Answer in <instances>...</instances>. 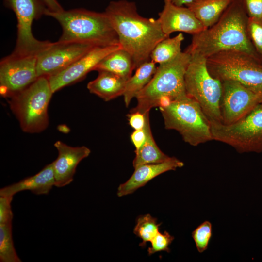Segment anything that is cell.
I'll list each match as a JSON object with an SVG mask.
<instances>
[{
	"label": "cell",
	"instance_id": "obj_28",
	"mask_svg": "<svg viewBox=\"0 0 262 262\" xmlns=\"http://www.w3.org/2000/svg\"><path fill=\"white\" fill-rule=\"evenodd\" d=\"M247 29L250 41L262 59V19L248 17Z\"/></svg>",
	"mask_w": 262,
	"mask_h": 262
},
{
	"label": "cell",
	"instance_id": "obj_23",
	"mask_svg": "<svg viewBox=\"0 0 262 262\" xmlns=\"http://www.w3.org/2000/svg\"><path fill=\"white\" fill-rule=\"evenodd\" d=\"M133 161L134 169L146 164H159L168 160L170 157L164 153L157 145L153 137L150 126L147 129V136L143 145L135 151Z\"/></svg>",
	"mask_w": 262,
	"mask_h": 262
},
{
	"label": "cell",
	"instance_id": "obj_34",
	"mask_svg": "<svg viewBox=\"0 0 262 262\" xmlns=\"http://www.w3.org/2000/svg\"><path fill=\"white\" fill-rule=\"evenodd\" d=\"M48 10L58 12L64 9L56 0H41Z\"/></svg>",
	"mask_w": 262,
	"mask_h": 262
},
{
	"label": "cell",
	"instance_id": "obj_2",
	"mask_svg": "<svg viewBox=\"0 0 262 262\" xmlns=\"http://www.w3.org/2000/svg\"><path fill=\"white\" fill-rule=\"evenodd\" d=\"M248 19L242 0H233L215 24L193 35L186 50L206 58L222 51L240 50L262 61L249 39Z\"/></svg>",
	"mask_w": 262,
	"mask_h": 262
},
{
	"label": "cell",
	"instance_id": "obj_3",
	"mask_svg": "<svg viewBox=\"0 0 262 262\" xmlns=\"http://www.w3.org/2000/svg\"><path fill=\"white\" fill-rule=\"evenodd\" d=\"M44 15L54 18L61 26L59 41L99 46L119 45L117 35L105 12L75 9L54 12L46 9Z\"/></svg>",
	"mask_w": 262,
	"mask_h": 262
},
{
	"label": "cell",
	"instance_id": "obj_8",
	"mask_svg": "<svg viewBox=\"0 0 262 262\" xmlns=\"http://www.w3.org/2000/svg\"><path fill=\"white\" fill-rule=\"evenodd\" d=\"M207 66L221 82L235 81L262 95V61L242 51L225 50L208 57Z\"/></svg>",
	"mask_w": 262,
	"mask_h": 262
},
{
	"label": "cell",
	"instance_id": "obj_20",
	"mask_svg": "<svg viewBox=\"0 0 262 262\" xmlns=\"http://www.w3.org/2000/svg\"><path fill=\"white\" fill-rule=\"evenodd\" d=\"M134 69L133 58L128 51L120 48L105 56L94 70L108 71L128 80Z\"/></svg>",
	"mask_w": 262,
	"mask_h": 262
},
{
	"label": "cell",
	"instance_id": "obj_17",
	"mask_svg": "<svg viewBox=\"0 0 262 262\" xmlns=\"http://www.w3.org/2000/svg\"><path fill=\"white\" fill-rule=\"evenodd\" d=\"M183 165V162L174 157H170L161 163L142 165L134 169L129 180L119 186L117 196L121 197L132 194L158 175L168 171L175 170Z\"/></svg>",
	"mask_w": 262,
	"mask_h": 262
},
{
	"label": "cell",
	"instance_id": "obj_33",
	"mask_svg": "<svg viewBox=\"0 0 262 262\" xmlns=\"http://www.w3.org/2000/svg\"><path fill=\"white\" fill-rule=\"evenodd\" d=\"M149 126L150 125L149 116L144 129L134 130L131 133L130 138L131 142L135 147V151L138 150L146 142L147 136V129Z\"/></svg>",
	"mask_w": 262,
	"mask_h": 262
},
{
	"label": "cell",
	"instance_id": "obj_16",
	"mask_svg": "<svg viewBox=\"0 0 262 262\" xmlns=\"http://www.w3.org/2000/svg\"><path fill=\"white\" fill-rule=\"evenodd\" d=\"M54 145L58 152L57 159L52 163L55 186L62 187L73 181L78 164L90 155L91 150L85 146L71 147L61 141Z\"/></svg>",
	"mask_w": 262,
	"mask_h": 262
},
{
	"label": "cell",
	"instance_id": "obj_6",
	"mask_svg": "<svg viewBox=\"0 0 262 262\" xmlns=\"http://www.w3.org/2000/svg\"><path fill=\"white\" fill-rule=\"evenodd\" d=\"M53 93L48 77L42 76L9 98L10 108L23 131L38 133L48 127V108Z\"/></svg>",
	"mask_w": 262,
	"mask_h": 262
},
{
	"label": "cell",
	"instance_id": "obj_25",
	"mask_svg": "<svg viewBox=\"0 0 262 262\" xmlns=\"http://www.w3.org/2000/svg\"><path fill=\"white\" fill-rule=\"evenodd\" d=\"M156 218L149 214L139 216L136 220V224L134 228L133 233L141 238L142 242L139 246L145 247L148 242H150L159 231L161 223H157Z\"/></svg>",
	"mask_w": 262,
	"mask_h": 262
},
{
	"label": "cell",
	"instance_id": "obj_18",
	"mask_svg": "<svg viewBox=\"0 0 262 262\" xmlns=\"http://www.w3.org/2000/svg\"><path fill=\"white\" fill-rule=\"evenodd\" d=\"M53 186L55 178L51 163L34 175L1 188L0 196L13 199L16 194L26 190L36 195L48 194Z\"/></svg>",
	"mask_w": 262,
	"mask_h": 262
},
{
	"label": "cell",
	"instance_id": "obj_19",
	"mask_svg": "<svg viewBox=\"0 0 262 262\" xmlns=\"http://www.w3.org/2000/svg\"><path fill=\"white\" fill-rule=\"evenodd\" d=\"M98 72L97 77L87 84L91 93L106 101L123 95L127 80L108 71Z\"/></svg>",
	"mask_w": 262,
	"mask_h": 262
},
{
	"label": "cell",
	"instance_id": "obj_5",
	"mask_svg": "<svg viewBox=\"0 0 262 262\" xmlns=\"http://www.w3.org/2000/svg\"><path fill=\"white\" fill-rule=\"evenodd\" d=\"M166 129L174 130L192 146L213 140L210 121L200 106L186 95L159 107Z\"/></svg>",
	"mask_w": 262,
	"mask_h": 262
},
{
	"label": "cell",
	"instance_id": "obj_15",
	"mask_svg": "<svg viewBox=\"0 0 262 262\" xmlns=\"http://www.w3.org/2000/svg\"><path fill=\"white\" fill-rule=\"evenodd\" d=\"M158 19L167 37L175 32L193 35L206 29L188 7L178 6L168 0H164L163 9L159 13Z\"/></svg>",
	"mask_w": 262,
	"mask_h": 262
},
{
	"label": "cell",
	"instance_id": "obj_14",
	"mask_svg": "<svg viewBox=\"0 0 262 262\" xmlns=\"http://www.w3.org/2000/svg\"><path fill=\"white\" fill-rule=\"evenodd\" d=\"M120 48V45L95 46L64 70L48 77L53 93L83 79L105 56Z\"/></svg>",
	"mask_w": 262,
	"mask_h": 262
},
{
	"label": "cell",
	"instance_id": "obj_7",
	"mask_svg": "<svg viewBox=\"0 0 262 262\" xmlns=\"http://www.w3.org/2000/svg\"><path fill=\"white\" fill-rule=\"evenodd\" d=\"M190 53L184 76L186 94L198 102L210 122L222 123V82L210 74L206 57L196 52Z\"/></svg>",
	"mask_w": 262,
	"mask_h": 262
},
{
	"label": "cell",
	"instance_id": "obj_27",
	"mask_svg": "<svg viewBox=\"0 0 262 262\" xmlns=\"http://www.w3.org/2000/svg\"><path fill=\"white\" fill-rule=\"evenodd\" d=\"M212 225L205 221L197 227L192 233V237L199 253L207 250L213 235Z\"/></svg>",
	"mask_w": 262,
	"mask_h": 262
},
{
	"label": "cell",
	"instance_id": "obj_32",
	"mask_svg": "<svg viewBox=\"0 0 262 262\" xmlns=\"http://www.w3.org/2000/svg\"><path fill=\"white\" fill-rule=\"evenodd\" d=\"M249 17L262 19V0H242Z\"/></svg>",
	"mask_w": 262,
	"mask_h": 262
},
{
	"label": "cell",
	"instance_id": "obj_31",
	"mask_svg": "<svg viewBox=\"0 0 262 262\" xmlns=\"http://www.w3.org/2000/svg\"><path fill=\"white\" fill-rule=\"evenodd\" d=\"M149 116V112L146 114L139 111L130 112L127 115L129 124L134 130L144 129Z\"/></svg>",
	"mask_w": 262,
	"mask_h": 262
},
{
	"label": "cell",
	"instance_id": "obj_29",
	"mask_svg": "<svg viewBox=\"0 0 262 262\" xmlns=\"http://www.w3.org/2000/svg\"><path fill=\"white\" fill-rule=\"evenodd\" d=\"M174 239V236L171 235L167 231H164L163 233L159 231L150 241L151 246L147 250L148 255H151L163 251L170 252L169 246Z\"/></svg>",
	"mask_w": 262,
	"mask_h": 262
},
{
	"label": "cell",
	"instance_id": "obj_26",
	"mask_svg": "<svg viewBox=\"0 0 262 262\" xmlns=\"http://www.w3.org/2000/svg\"><path fill=\"white\" fill-rule=\"evenodd\" d=\"M0 261L21 262L14 247L12 223L0 224Z\"/></svg>",
	"mask_w": 262,
	"mask_h": 262
},
{
	"label": "cell",
	"instance_id": "obj_12",
	"mask_svg": "<svg viewBox=\"0 0 262 262\" xmlns=\"http://www.w3.org/2000/svg\"><path fill=\"white\" fill-rule=\"evenodd\" d=\"M95 46L90 44L58 41L37 54L38 76L49 77L64 70Z\"/></svg>",
	"mask_w": 262,
	"mask_h": 262
},
{
	"label": "cell",
	"instance_id": "obj_35",
	"mask_svg": "<svg viewBox=\"0 0 262 262\" xmlns=\"http://www.w3.org/2000/svg\"><path fill=\"white\" fill-rule=\"evenodd\" d=\"M168 0L178 6H187L195 0Z\"/></svg>",
	"mask_w": 262,
	"mask_h": 262
},
{
	"label": "cell",
	"instance_id": "obj_36",
	"mask_svg": "<svg viewBox=\"0 0 262 262\" xmlns=\"http://www.w3.org/2000/svg\"><path fill=\"white\" fill-rule=\"evenodd\" d=\"M260 103H262V95L261 97Z\"/></svg>",
	"mask_w": 262,
	"mask_h": 262
},
{
	"label": "cell",
	"instance_id": "obj_13",
	"mask_svg": "<svg viewBox=\"0 0 262 262\" xmlns=\"http://www.w3.org/2000/svg\"><path fill=\"white\" fill-rule=\"evenodd\" d=\"M221 82L220 110L222 124L230 125L237 122L260 103L262 95L241 83L230 80Z\"/></svg>",
	"mask_w": 262,
	"mask_h": 262
},
{
	"label": "cell",
	"instance_id": "obj_1",
	"mask_svg": "<svg viewBox=\"0 0 262 262\" xmlns=\"http://www.w3.org/2000/svg\"><path fill=\"white\" fill-rule=\"evenodd\" d=\"M105 12L117 35L121 48L133 58L135 69L150 60L155 46L168 37L163 32L158 19L141 16L134 2L111 1Z\"/></svg>",
	"mask_w": 262,
	"mask_h": 262
},
{
	"label": "cell",
	"instance_id": "obj_10",
	"mask_svg": "<svg viewBox=\"0 0 262 262\" xmlns=\"http://www.w3.org/2000/svg\"><path fill=\"white\" fill-rule=\"evenodd\" d=\"M15 13L17 19V39L12 53L37 55L51 42L40 41L33 34L32 26L34 20L45 15L47 8L41 0H4Z\"/></svg>",
	"mask_w": 262,
	"mask_h": 262
},
{
	"label": "cell",
	"instance_id": "obj_24",
	"mask_svg": "<svg viewBox=\"0 0 262 262\" xmlns=\"http://www.w3.org/2000/svg\"><path fill=\"white\" fill-rule=\"evenodd\" d=\"M183 40L181 33L172 38L168 37L162 40L152 50L150 60L159 65L172 60L181 52V45Z\"/></svg>",
	"mask_w": 262,
	"mask_h": 262
},
{
	"label": "cell",
	"instance_id": "obj_9",
	"mask_svg": "<svg viewBox=\"0 0 262 262\" xmlns=\"http://www.w3.org/2000/svg\"><path fill=\"white\" fill-rule=\"evenodd\" d=\"M210 123L213 140L229 145L241 153L262 152V103L233 124Z\"/></svg>",
	"mask_w": 262,
	"mask_h": 262
},
{
	"label": "cell",
	"instance_id": "obj_30",
	"mask_svg": "<svg viewBox=\"0 0 262 262\" xmlns=\"http://www.w3.org/2000/svg\"><path fill=\"white\" fill-rule=\"evenodd\" d=\"M13 199L0 196V224L12 223L13 213L11 203Z\"/></svg>",
	"mask_w": 262,
	"mask_h": 262
},
{
	"label": "cell",
	"instance_id": "obj_11",
	"mask_svg": "<svg viewBox=\"0 0 262 262\" xmlns=\"http://www.w3.org/2000/svg\"><path fill=\"white\" fill-rule=\"evenodd\" d=\"M38 78L37 55L11 53L0 63V93L10 98L24 89Z\"/></svg>",
	"mask_w": 262,
	"mask_h": 262
},
{
	"label": "cell",
	"instance_id": "obj_4",
	"mask_svg": "<svg viewBox=\"0 0 262 262\" xmlns=\"http://www.w3.org/2000/svg\"><path fill=\"white\" fill-rule=\"evenodd\" d=\"M191 58L186 49L172 60L159 65L150 81L136 96L137 105L130 112L146 114L158 107L162 98L173 101L187 95L184 76Z\"/></svg>",
	"mask_w": 262,
	"mask_h": 262
},
{
	"label": "cell",
	"instance_id": "obj_21",
	"mask_svg": "<svg viewBox=\"0 0 262 262\" xmlns=\"http://www.w3.org/2000/svg\"><path fill=\"white\" fill-rule=\"evenodd\" d=\"M233 0H195L187 6L208 28L215 24Z\"/></svg>",
	"mask_w": 262,
	"mask_h": 262
},
{
	"label": "cell",
	"instance_id": "obj_22",
	"mask_svg": "<svg viewBox=\"0 0 262 262\" xmlns=\"http://www.w3.org/2000/svg\"><path fill=\"white\" fill-rule=\"evenodd\" d=\"M156 69V64L150 60L142 64L136 69L134 74L127 81L122 95L126 107L149 83Z\"/></svg>",
	"mask_w": 262,
	"mask_h": 262
}]
</instances>
